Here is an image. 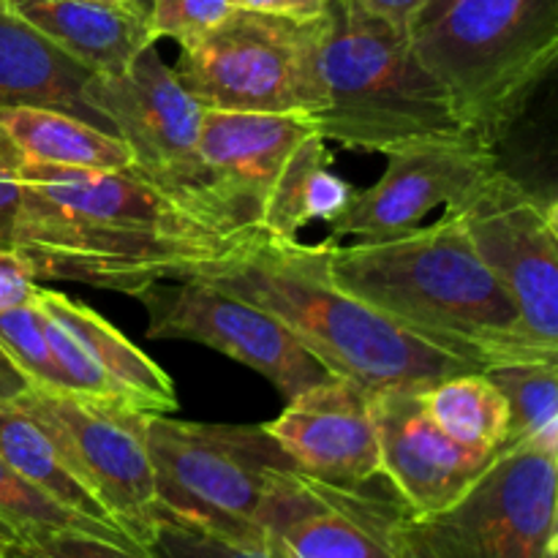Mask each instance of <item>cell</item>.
Instances as JSON below:
<instances>
[{
    "instance_id": "obj_41",
    "label": "cell",
    "mask_w": 558,
    "mask_h": 558,
    "mask_svg": "<svg viewBox=\"0 0 558 558\" xmlns=\"http://www.w3.org/2000/svg\"><path fill=\"white\" fill-rule=\"evenodd\" d=\"M278 558H287V556H278Z\"/></svg>"
},
{
    "instance_id": "obj_32",
    "label": "cell",
    "mask_w": 558,
    "mask_h": 558,
    "mask_svg": "<svg viewBox=\"0 0 558 558\" xmlns=\"http://www.w3.org/2000/svg\"><path fill=\"white\" fill-rule=\"evenodd\" d=\"M36 278L16 248H0V314L33 303Z\"/></svg>"
},
{
    "instance_id": "obj_18",
    "label": "cell",
    "mask_w": 558,
    "mask_h": 558,
    "mask_svg": "<svg viewBox=\"0 0 558 558\" xmlns=\"http://www.w3.org/2000/svg\"><path fill=\"white\" fill-rule=\"evenodd\" d=\"M14 14L47 36L90 74L123 71L156 44L150 20L131 3L107 0H5Z\"/></svg>"
},
{
    "instance_id": "obj_16",
    "label": "cell",
    "mask_w": 558,
    "mask_h": 558,
    "mask_svg": "<svg viewBox=\"0 0 558 558\" xmlns=\"http://www.w3.org/2000/svg\"><path fill=\"white\" fill-rule=\"evenodd\" d=\"M294 466L338 488H368L381 477L371 392L343 376H327L265 423Z\"/></svg>"
},
{
    "instance_id": "obj_30",
    "label": "cell",
    "mask_w": 558,
    "mask_h": 558,
    "mask_svg": "<svg viewBox=\"0 0 558 558\" xmlns=\"http://www.w3.org/2000/svg\"><path fill=\"white\" fill-rule=\"evenodd\" d=\"M234 11V0H150L147 20L153 38H172L180 49L199 41Z\"/></svg>"
},
{
    "instance_id": "obj_22",
    "label": "cell",
    "mask_w": 558,
    "mask_h": 558,
    "mask_svg": "<svg viewBox=\"0 0 558 558\" xmlns=\"http://www.w3.org/2000/svg\"><path fill=\"white\" fill-rule=\"evenodd\" d=\"M352 194V185L332 172V153L325 136L316 131L292 153L278 174L262 205L259 223L267 238L292 243L305 223H330Z\"/></svg>"
},
{
    "instance_id": "obj_9",
    "label": "cell",
    "mask_w": 558,
    "mask_h": 558,
    "mask_svg": "<svg viewBox=\"0 0 558 558\" xmlns=\"http://www.w3.org/2000/svg\"><path fill=\"white\" fill-rule=\"evenodd\" d=\"M85 101L129 147L131 169L142 178L172 194L223 207L254 221L229 205L213 185L199 156L205 109L180 85L174 71L158 54L156 44L142 49L123 71L93 74L85 85Z\"/></svg>"
},
{
    "instance_id": "obj_40",
    "label": "cell",
    "mask_w": 558,
    "mask_h": 558,
    "mask_svg": "<svg viewBox=\"0 0 558 558\" xmlns=\"http://www.w3.org/2000/svg\"><path fill=\"white\" fill-rule=\"evenodd\" d=\"M107 3H129V0H107Z\"/></svg>"
},
{
    "instance_id": "obj_33",
    "label": "cell",
    "mask_w": 558,
    "mask_h": 558,
    "mask_svg": "<svg viewBox=\"0 0 558 558\" xmlns=\"http://www.w3.org/2000/svg\"><path fill=\"white\" fill-rule=\"evenodd\" d=\"M343 3L374 16V20L387 22V25L398 27V31L409 33V27L423 14L430 0H343Z\"/></svg>"
},
{
    "instance_id": "obj_35",
    "label": "cell",
    "mask_w": 558,
    "mask_h": 558,
    "mask_svg": "<svg viewBox=\"0 0 558 558\" xmlns=\"http://www.w3.org/2000/svg\"><path fill=\"white\" fill-rule=\"evenodd\" d=\"M16 213H20V185L0 169V248H14Z\"/></svg>"
},
{
    "instance_id": "obj_31",
    "label": "cell",
    "mask_w": 558,
    "mask_h": 558,
    "mask_svg": "<svg viewBox=\"0 0 558 558\" xmlns=\"http://www.w3.org/2000/svg\"><path fill=\"white\" fill-rule=\"evenodd\" d=\"M14 558H156L140 545L112 543L85 532H38L22 539Z\"/></svg>"
},
{
    "instance_id": "obj_24",
    "label": "cell",
    "mask_w": 558,
    "mask_h": 558,
    "mask_svg": "<svg viewBox=\"0 0 558 558\" xmlns=\"http://www.w3.org/2000/svg\"><path fill=\"white\" fill-rule=\"evenodd\" d=\"M420 398L430 420L458 445L488 452L505 450L510 412L505 396L485 371L447 376L428 390H420Z\"/></svg>"
},
{
    "instance_id": "obj_38",
    "label": "cell",
    "mask_w": 558,
    "mask_h": 558,
    "mask_svg": "<svg viewBox=\"0 0 558 558\" xmlns=\"http://www.w3.org/2000/svg\"><path fill=\"white\" fill-rule=\"evenodd\" d=\"M131 5H134V9H140V11H145L147 14V5H150V0H129Z\"/></svg>"
},
{
    "instance_id": "obj_6",
    "label": "cell",
    "mask_w": 558,
    "mask_h": 558,
    "mask_svg": "<svg viewBox=\"0 0 558 558\" xmlns=\"http://www.w3.org/2000/svg\"><path fill=\"white\" fill-rule=\"evenodd\" d=\"M145 441L158 512L238 543L267 545L256 523L267 480L298 466L265 425L185 423L150 412Z\"/></svg>"
},
{
    "instance_id": "obj_7",
    "label": "cell",
    "mask_w": 558,
    "mask_h": 558,
    "mask_svg": "<svg viewBox=\"0 0 558 558\" xmlns=\"http://www.w3.org/2000/svg\"><path fill=\"white\" fill-rule=\"evenodd\" d=\"M322 16L289 20L234 9L210 33L180 49L174 76L202 109L300 112L319 107Z\"/></svg>"
},
{
    "instance_id": "obj_12",
    "label": "cell",
    "mask_w": 558,
    "mask_h": 558,
    "mask_svg": "<svg viewBox=\"0 0 558 558\" xmlns=\"http://www.w3.org/2000/svg\"><path fill=\"white\" fill-rule=\"evenodd\" d=\"M150 341L210 347L265 376L287 401L327 379L319 360L272 314L202 281H161L140 294Z\"/></svg>"
},
{
    "instance_id": "obj_4",
    "label": "cell",
    "mask_w": 558,
    "mask_h": 558,
    "mask_svg": "<svg viewBox=\"0 0 558 558\" xmlns=\"http://www.w3.org/2000/svg\"><path fill=\"white\" fill-rule=\"evenodd\" d=\"M463 131L499 147L558 58V0H430L409 27Z\"/></svg>"
},
{
    "instance_id": "obj_29",
    "label": "cell",
    "mask_w": 558,
    "mask_h": 558,
    "mask_svg": "<svg viewBox=\"0 0 558 558\" xmlns=\"http://www.w3.org/2000/svg\"><path fill=\"white\" fill-rule=\"evenodd\" d=\"M44 332H47L49 352H52L54 365H58L60 379H63L65 385V392L90 398V401H120V403H131V407H136V403L131 401L118 385H112V381H109L107 376L93 365V360L87 357L85 349H82L80 343H76L74 338L58 325V322L49 319L47 314H44Z\"/></svg>"
},
{
    "instance_id": "obj_25",
    "label": "cell",
    "mask_w": 558,
    "mask_h": 558,
    "mask_svg": "<svg viewBox=\"0 0 558 558\" xmlns=\"http://www.w3.org/2000/svg\"><path fill=\"white\" fill-rule=\"evenodd\" d=\"M510 412L505 447L537 445L558 452V360H523L485 371Z\"/></svg>"
},
{
    "instance_id": "obj_14",
    "label": "cell",
    "mask_w": 558,
    "mask_h": 558,
    "mask_svg": "<svg viewBox=\"0 0 558 558\" xmlns=\"http://www.w3.org/2000/svg\"><path fill=\"white\" fill-rule=\"evenodd\" d=\"M499 169V153L472 134L441 136L387 153V169L368 189H354L330 221V240L390 238L420 227L436 207H456Z\"/></svg>"
},
{
    "instance_id": "obj_17",
    "label": "cell",
    "mask_w": 558,
    "mask_h": 558,
    "mask_svg": "<svg viewBox=\"0 0 558 558\" xmlns=\"http://www.w3.org/2000/svg\"><path fill=\"white\" fill-rule=\"evenodd\" d=\"M316 134L300 112H223L205 109L199 156L218 194L240 213L259 221L262 205L292 153Z\"/></svg>"
},
{
    "instance_id": "obj_28",
    "label": "cell",
    "mask_w": 558,
    "mask_h": 558,
    "mask_svg": "<svg viewBox=\"0 0 558 558\" xmlns=\"http://www.w3.org/2000/svg\"><path fill=\"white\" fill-rule=\"evenodd\" d=\"M156 558H276L267 545H248L158 512L147 548Z\"/></svg>"
},
{
    "instance_id": "obj_34",
    "label": "cell",
    "mask_w": 558,
    "mask_h": 558,
    "mask_svg": "<svg viewBox=\"0 0 558 558\" xmlns=\"http://www.w3.org/2000/svg\"><path fill=\"white\" fill-rule=\"evenodd\" d=\"M332 0H234V9L259 11V14L289 16V20H316Z\"/></svg>"
},
{
    "instance_id": "obj_13",
    "label": "cell",
    "mask_w": 558,
    "mask_h": 558,
    "mask_svg": "<svg viewBox=\"0 0 558 558\" xmlns=\"http://www.w3.org/2000/svg\"><path fill=\"white\" fill-rule=\"evenodd\" d=\"M407 512L398 496L371 494V485L338 488L300 469H278L256 523L276 558H401L398 526Z\"/></svg>"
},
{
    "instance_id": "obj_10",
    "label": "cell",
    "mask_w": 558,
    "mask_h": 558,
    "mask_svg": "<svg viewBox=\"0 0 558 558\" xmlns=\"http://www.w3.org/2000/svg\"><path fill=\"white\" fill-rule=\"evenodd\" d=\"M52 436L80 483L114 526L147 548L156 529V474L145 441L150 412L120 401H90L74 392L27 387L14 398Z\"/></svg>"
},
{
    "instance_id": "obj_36",
    "label": "cell",
    "mask_w": 558,
    "mask_h": 558,
    "mask_svg": "<svg viewBox=\"0 0 558 558\" xmlns=\"http://www.w3.org/2000/svg\"><path fill=\"white\" fill-rule=\"evenodd\" d=\"M27 390V381L14 371V365L0 354V401H11Z\"/></svg>"
},
{
    "instance_id": "obj_8",
    "label": "cell",
    "mask_w": 558,
    "mask_h": 558,
    "mask_svg": "<svg viewBox=\"0 0 558 558\" xmlns=\"http://www.w3.org/2000/svg\"><path fill=\"white\" fill-rule=\"evenodd\" d=\"M556 452L505 447L483 477L447 510L407 512L401 558H545L556 543Z\"/></svg>"
},
{
    "instance_id": "obj_5",
    "label": "cell",
    "mask_w": 558,
    "mask_h": 558,
    "mask_svg": "<svg viewBox=\"0 0 558 558\" xmlns=\"http://www.w3.org/2000/svg\"><path fill=\"white\" fill-rule=\"evenodd\" d=\"M319 107L311 114L327 142L387 153L441 136L469 134L445 87L414 54L409 33L332 0L322 14Z\"/></svg>"
},
{
    "instance_id": "obj_1",
    "label": "cell",
    "mask_w": 558,
    "mask_h": 558,
    "mask_svg": "<svg viewBox=\"0 0 558 558\" xmlns=\"http://www.w3.org/2000/svg\"><path fill=\"white\" fill-rule=\"evenodd\" d=\"M0 169L20 185L14 248L36 281L140 298L153 283L199 278L265 238L256 221L172 194L134 169Z\"/></svg>"
},
{
    "instance_id": "obj_27",
    "label": "cell",
    "mask_w": 558,
    "mask_h": 558,
    "mask_svg": "<svg viewBox=\"0 0 558 558\" xmlns=\"http://www.w3.org/2000/svg\"><path fill=\"white\" fill-rule=\"evenodd\" d=\"M0 354L14 365L27 387L65 392L58 365L49 352L44 314L36 303H25L0 314Z\"/></svg>"
},
{
    "instance_id": "obj_20",
    "label": "cell",
    "mask_w": 558,
    "mask_h": 558,
    "mask_svg": "<svg viewBox=\"0 0 558 558\" xmlns=\"http://www.w3.org/2000/svg\"><path fill=\"white\" fill-rule=\"evenodd\" d=\"M38 163L60 169H131V153L112 131L44 107H0V167Z\"/></svg>"
},
{
    "instance_id": "obj_21",
    "label": "cell",
    "mask_w": 558,
    "mask_h": 558,
    "mask_svg": "<svg viewBox=\"0 0 558 558\" xmlns=\"http://www.w3.org/2000/svg\"><path fill=\"white\" fill-rule=\"evenodd\" d=\"M33 303L58 322L93 360L98 371L107 376L112 385H118L136 407L145 412L167 414L178 409V392L174 381L156 360L147 357L142 349H136L112 322L104 319L90 305L76 303L69 294L52 292V289L36 287Z\"/></svg>"
},
{
    "instance_id": "obj_26",
    "label": "cell",
    "mask_w": 558,
    "mask_h": 558,
    "mask_svg": "<svg viewBox=\"0 0 558 558\" xmlns=\"http://www.w3.org/2000/svg\"><path fill=\"white\" fill-rule=\"evenodd\" d=\"M0 521L9 523L22 539L38 532H85L112 539V543L136 545L120 529L104 526V523L60 507L58 501L44 496L36 485L27 483L22 474H16L5 461H0Z\"/></svg>"
},
{
    "instance_id": "obj_11",
    "label": "cell",
    "mask_w": 558,
    "mask_h": 558,
    "mask_svg": "<svg viewBox=\"0 0 558 558\" xmlns=\"http://www.w3.org/2000/svg\"><path fill=\"white\" fill-rule=\"evenodd\" d=\"M450 210L512 298L529 338L558 354L556 196H543L499 167Z\"/></svg>"
},
{
    "instance_id": "obj_2",
    "label": "cell",
    "mask_w": 558,
    "mask_h": 558,
    "mask_svg": "<svg viewBox=\"0 0 558 558\" xmlns=\"http://www.w3.org/2000/svg\"><path fill=\"white\" fill-rule=\"evenodd\" d=\"M330 276L343 292L480 371L558 360L523 330L515 303L450 207L439 221L390 238L330 240Z\"/></svg>"
},
{
    "instance_id": "obj_19",
    "label": "cell",
    "mask_w": 558,
    "mask_h": 558,
    "mask_svg": "<svg viewBox=\"0 0 558 558\" xmlns=\"http://www.w3.org/2000/svg\"><path fill=\"white\" fill-rule=\"evenodd\" d=\"M90 71L0 0V107H44L107 129L85 101ZM109 131V129H107Z\"/></svg>"
},
{
    "instance_id": "obj_15",
    "label": "cell",
    "mask_w": 558,
    "mask_h": 558,
    "mask_svg": "<svg viewBox=\"0 0 558 558\" xmlns=\"http://www.w3.org/2000/svg\"><path fill=\"white\" fill-rule=\"evenodd\" d=\"M381 477L414 515L456 505L499 452L458 445L425 412L420 390L371 392Z\"/></svg>"
},
{
    "instance_id": "obj_3",
    "label": "cell",
    "mask_w": 558,
    "mask_h": 558,
    "mask_svg": "<svg viewBox=\"0 0 558 558\" xmlns=\"http://www.w3.org/2000/svg\"><path fill=\"white\" fill-rule=\"evenodd\" d=\"M202 281L276 316L332 376L376 390H428L447 376L480 371L343 292L330 276V240L262 238L202 272Z\"/></svg>"
},
{
    "instance_id": "obj_39",
    "label": "cell",
    "mask_w": 558,
    "mask_h": 558,
    "mask_svg": "<svg viewBox=\"0 0 558 558\" xmlns=\"http://www.w3.org/2000/svg\"><path fill=\"white\" fill-rule=\"evenodd\" d=\"M545 558H558V545H554V548L548 550V556H545Z\"/></svg>"
},
{
    "instance_id": "obj_37",
    "label": "cell",
    "mask_w": 558,
    "mask_h": 558,
    "mask_svg": "<svg viewBox=\"0 0 558 558\" xmlns=\"http://www.w3.org/2000/svg\"><path fill=\"white\" fill-rule=\"evenodd\" d=\"M20 545H22L20 534H16L9 523L0 521V558H14Z\"/></svg>"
},
{
    "instance_id": "obj_23",
    "label": "cell",
    "mask_w": 558,
    "mask_h": 558,
    "mask_svg": "<svg viewBox=\"0 0 558 558\" xmlns=\"http://www.w3.org/2000/svg\"><path fill=\"white\" fill-rule=\"evenodd\" d=\"M0 461L9 463L16 474H22L27 483L36 485L44 496L58 501L65 510L118 529L96 496L71 472L52 436L14 398L0 401Z\"/></svg>"
}]
</instances>
